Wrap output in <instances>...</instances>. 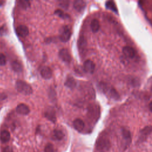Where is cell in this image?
Instances as JSON below:
<instances>
[{"label": "cell", "mask_w": 152, "mask_h": 152, "mask_svg": "<svg viewBox=\"0 0 152 152\" xmlns=\"http://www.w3.org/2000/svg\"><path fill=\"white\" fill-rule=\"evenodd\" d=\"M7 63V59L5 56L3 54H0V66H3L6 64Z\"/></svg>", "instance_id": "25"}, {"label": "cell", "mask_w": 152, "mask_h": 152, "mask_svg": "<svg viewBox=\"0 0 152 152\" xmlns=\"http://www.w3.org/2000/svg\"><path fill=\"white\" fill-rule=\"evenodd\" d=\"M122 134H123V136L124 138V139L127 140V141L131 140V134L128 130L126 129H123Z\"/></svg>", "instance_id": "22"}, {"label": "cell", "mask_w": 152, "mask_h": 152, "mask_svg": "<svg viewBox=\"0 0 152 152\" xmlns=\"http://www.w3.org/2000/svg\"><path fill=\"white\" fill-rule=\"evenodd\" d=\"M90 27L93 33L97 32L100 29V23L99 20L97 19H93L91 22Z\"/></svg>", "instance_id": "16"}, {"label": "cell", "mask_w": 152, "mask_h": 152, "mask_svg": "<svg viewBox=\"0 0 152 152\" xmlns=\"http://www.w3.org/2000/svg\"><path fill=\"white\" fill-rule=\"evenodd\" d=\"M152 132V126H147L140 131L141 135L143 136H147Z\"/></svg>", "instance_id": "20"}, {"label": "cell", "mask_w": 152, "mask_h": 152, "mask_svg": "<svg viewBox=\"0 0 152 152\" xmlns=\"http://www.w3.org/2000/svg\"><path fill=\"white\" fill-rule=\"evenodd\" d=\"M44 152H54V148L52 145L48 144L45 148Z\"/></svg>", "instance_id": "26"}, {"label": "cell", "mask_w": 152, "mask_h": 152, "mask_svg": "<svg viewBox=\"0 0 152 152\" xmlns=\"http://www.w3.org/2000/svg\"><path fill=\"white\" fill-rule=\"evenodd\" d=\"M55 14L57 15L58 16H59V17L64 18V19L70 17V16L67 14H65L63 11H62V10H56V11L55 12Z\"/></svg>", "instance_id": "21"}, {"label": "cell", "mask_w": 152, "mask_h": 152, "mask_svg": "<svg viewBox=\"0 0 152 152\" xmlns=\"http://www.w3.org/2000/svg\"><path fill=\"white\" fill-rule=\"evenodd\" d=\"M64 137V134L62 131L59 130H55L53 131L52 137L54 139L57 140H61Z\"/></svg>", "instance_id": "17"}, {"label": "cell", "mask_w": 152, "mask_h": 152, "mask_svg": "<svg viewBox=\"0 0 152 152\" xmlns=\"http://www.w3.org/2000/svg\"><path fill=\"white\" fill-rule=\"evenodd\" d=\"M64 85L68 88H70L71 89H73L77 86V82L74 78L72 77H68V78L66 80V82H65Z\"/></svg>", "instance_id": "12"}, {"label": "cell", "mask_w": 152, "mask_h": 152, "mask_svg": "<svg viewBox=\"0 0 152 152\" xmlns=\"http://www.w3.org/2000/svg\"><path fill=\"white\" fill-rule=\"evenodd\" d=\"M73 6L77 12H80L85 9L86 7V3L85 1H82V0H76L74 2Z\"/></svg>", "instance_id": "11"}, {"label": "cell", "mask_w": 152, "mask_h": 152, "mask_svg": "<svg viewBox=\"0 0 152 152\" xmlns=\"http://www.w3.org/2000/svg\"><path fill=\"white\" fill-rule=\"evenodd\" d=\"M3 152H14V150L12 149V147H10V146H7L4 148Z\"/></svg>", "instance_id": "29"}, {"label": "cell", "mask_w": 152, "mask_h": 152, "mask_svg": "<svg viewBox=\"0 0 152 152\" xmlns=\"http://www.w3.org/2000/svg\"><path fill=\"white\" fill-rule=\"evenodd\" d=\"M123 52L126 57L130 58H133L136 55V51L134 49L128 46L124 47L123 49Z\"/></svg>", "instance_id": "8"}, {"label": "cell", "mask_w": 152, "mask_h": 152, "mask_svg": "<svg viewBox=\"0 0 152 152\" xmlns=\"http://www.w3.org/2000/svg\"><path fill=\"white\" fill-rule=\"evenodd\" d=\"M49 97L51 100H55L56 99V92L54 89L50 88L49 90Z\"/></svg>", "instance_id": "23"}, {"label": "cell", "mask_w": 152, "mask_h": 152, "mask_svg": "<svg viewBox=\"0 0 152 152\" xmlns=\"http://www.w3.org/2000/svg\"><path fill=\"white\" fill-rule=\"evenodd\" d=\"M109 145V141L105 138H101L98 140L97 143V147L99 149H104L108 147Z\"/></svg>", "instance_id": "13"}, {"label": "cell", "mask_w": 152, "mask_h": 152, "mask_svg": "<svg viewBox=\"0 0 152 152\" xmlns=\"http://www.w3.org/2000/svg\"><path fill=\"white\" fill-rule=\"evenodd\" d=\"M149 109L151 111V112H152V102H151L149 104Z\"/></svg>", "instance_id": "30"}, {"label": "cell", "mask_w": 152, "mask_h": 152, "mask_svg": "<svg viewBox=\"0 0 152 152\" xmlns=\"http://www.w3.org/2000/svg\"><path fill=\"white\" fill-rule=\"evenodd\" d=\"M12 67L13 70L14 71V72L17 73H20L22 72V66L19 62L17 61H14L12 64Z\"/></svg>", "instance_id": "18"}, {"label": "cell", "mask_w": 152, "mask_h": 152, "mask_svg": "<svg viewBox=\"0 0 152 152\" xmlns=\"http://www.w3.org/2000/svg\"><path fill=\"white\" fill-rule=\"evenodd\" d=\"M42 77L45 79H49L52 77V72L51 69L48 67H44L40 71Z\"/></svg>", "instance_id": "9"}, {"label": "cell", "mask_w": 152, "mask_h": 152, "mask_svg": "<svg viewBox=\"0 0 152 152\" xmlns=\"http://www.w3.org/2000/svg\"><path fill=\"white\" fill-rule=\"evenodd\" d=\"M59 57L65 63H70L72 60V57L67 49H61L59 52Z\"/></svg>", "instance_id": "4"}, {"label": "cell", "mask_w": 152, "mask_h": 152, "mask_svg": "<svg viewBox=\"0 0 152 152\" xmlns=\"http://www.w3.org/2000/svg\"><path fill=\"white\" fill-rule=\"evenodd\" d=\"M10 139V134L7 130H4L1 131V134H0V140L3 143H7Z\"/></svg>", "instance_id": "14"}, {"label": "cell", "mask_w": 152, "mask_h": 152, "mask_svg": "<svg viewBox=\"0 0 152 152\" xmlns=\"http://www.w3.org/2000/svg\"><path fill=\"white\" fill-rule=\"evenodd\" d=\"M3 4V2L2 1H0V6H1Z\"/></svg>", "instance_id": "31"}, {"label": "cell", "mask_w": 152, "mask_h": 152, "mask_svg": "<svg viewBox=\"0 0 152 152\" xmlns=\"http://www.w3.org/2000/svg\"><path fill=\"white\" fill-rule=\"evenodd\" d=\"M83 68L86 73L92 74L95 69V64L92 60L87 59L84 63Z\"/></svg>", "instance_id": "5"}, {"label": "cell", "mask_w": 152, "mask_h": 152, "mask_svg": "<svg viewBox=\"0 0 152 152\" xmlns=\"http://www.w3.org/2000/svg\"><path fill=\"white\" fill-rule=\"evenodd\" d=\"M16 88L19 93L24 95H30L33 92L31 86L22 80L17 81L16 83Z\"/></svg>", "instance_id": "1"}, {"label": "cell", "mask_w": 152, "mask_h": 152, "mask_svg": "<svg viewBox=\"0 0 152 152\" xmlns=\"http://www.w3.org/2000/svg\"><path fill=\"white\" fill-rule=\"evenodd\" d=\"M106 7L110 10H112V11L114 13H116L117 14L118 13V10H117V7L115 5V4L113 2V1H107L105 4Z\"/></svg>", "instance_id": "19"}, {"label": "cell", "mask_w": 152, "mask_h": 152, "mask_svg": "<svg viewBox=\"0 0 152 152\" xmlns=\"http://www.w3.org/2000/svg\"><path fill=\"white\" fill-rule=\"evenodd\" d=\"M110 95L112 96V97L114 99H118L119 97L118 94L117 92V91L114 89H110Z\"/></svg>", "instance_id": "28"}, {"label": "cell", "mask_w": 152, "mask_h": 152, "mask_svg": "<svg viewBox=\"0 0 152 152\" xmlns=\"http://www.w3.org/2000/svg\"><path fill=\"white\" fill-rule=\"evenodd\" d=\"M73 126L77 131H79V132H81V131L83 130L85 128V123L83 120L78 118L74 121Z\"/></svg>", "instance_id": "10"}, {"label": "cell", "mask_w": 152, "mask_h": 152, "mask_svg": "<svg viewBox=\"0 0 152 152\" xmlns=\"http://www.w3.org/2000/svg\"><path fill=\"white\" fill-rule=\"evenodd\" d=\"M59 5L63 8L67 9L69 6V1H61L59 2Z\"/></svg>", "instance_id": "27"}, {"label": "cell", "mask_w": 152, "mask_h": 152, "mask_svg": "<svg viewBox=\"0 0 152 152\" xmlns=\"http://www.w3.org/2000/svg\"><path fill=\"white\" fill-rule=\"evenodd\" d=\"M19 5L23 8H27L30 6V2L28 1H20Z\"/></svg>", "instance_id": "24"}, {"label": "cell", "mask_w": 152, "mask_h": 152, "mask_svg": "<svg viewBox=\"0 0 152 152\" xmlns=\"http://www.w3.org/2000/svg\"><path fill=\"white\" fill-rule=\"evenodd\" d=\"M16 32L17 35L20 37H26L29 35V29L25 25H20L16 29Z\"/></svg>", "instance_id": "7"}, {"label": "cell", "mask_w": 152, "mask_h": 152, "mask_svg": "<svg viewBox=\"0 0 152 152\" xmlns=\"http://www.w3.org/2000/svg\"><path fill=\"white\" fill-rule=\"evenodd\" d=\"M45 117L51 122L55 123L57 121L55 110L54 108L49 106L46 109L45 111Z\"/></svg>", "instance_id": "2"}, {"label": "cell", "mask_w": 152, "mask_h": 152, "mask_svg": "<svg viewBox=\"0 0 152 152\" xmlns=\"http://www.w3.org/2000/svg\"><path fill=\"white\" fill-rule=\"evenodd\" d=\"M16 111L19 114L26 115L30 113V109L29 106L26 104H21L17 106Z\"/></svg>", "instance_id": "6"}, {"label": "cell", "mask_w": 152, "mask_h": 152, "mask_svg": "<svg viewBox=\"0 0 152 152\" xmlns=\"http://www.w3.org/2000/svg\"><path fill=\"white\" fill-rule=\"evenodd\" d=\"M71 36H72V31L69 28L65 26L59 36L60 40L63 42H66L70 40Z\"/></svg>", "instance_id": "3"}, {"label": "cell", "mask_w": 152, "mask_h": 152, "mask_svg": "<svg viewBox=\"0 0 152 152\" xmlns=\"http://www.w3.org/2000/svg\"><path fill=\"white\" fill-rule=\"evenodd\" d=\"M78 49L81 52L83 51L84 49L86 48L87 46V41L83 36L80 37L78 41Z\"/></svg>", "instance_id": "15"}]
</instances>
